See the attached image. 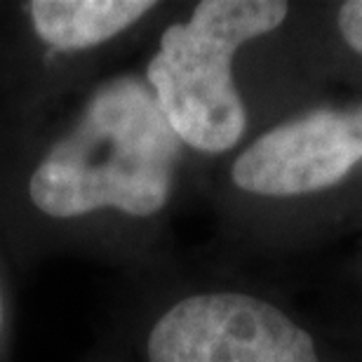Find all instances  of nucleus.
Here are the masks:
<instances>
[{
    "label": "nucleus",
    "instance_id": "obj_1",
    "mask_svg": "<svg viewBox=\"0 0 362 362\" xmlns=\"http://www.w3.org/2000/svg\"><path fill=\"white\" fill-rule=\"evenodd\" d=\"M181 146L148 85L115 78L94 90L76 125L42 158L28 195L54 219L99 209L153 216L172 195Z\"/></svg>",
    "mask_w": 362,
    "mask_h": 362
},
{
    "label": "nucleus",
    "instance_id": "obj_2",
    "mask_svg": "<svg viewBox=\"0 0 362 362\" xmlns=\"http://www.w3.org/2000/svg\"><path fill=\"white\" fill-rule=\"evenodd\" d=\"M287 12L280 0H202L186 21L165 28L146 83L181 144L226 153L243 139L247 111L233 57L245 42L275 31Z\"/></svg>",
    "mask_w": 362,
    "mask_h": 362
},
{
    "label": "nucleus",
    "instance_id": "obj_3",
    "mask_svg": "<svg viewBox=\"0 0 362 362\" xmlns=\"http://www.w3.org/2000/svg\"><path fill=\"white\" fill-rule=\"evenodd\" d=\"M148 362H320L301 325L285 310L243 292H202L158 317Z\"/></svg>",
    "mask_w": 362,
    "mask_h": 362
},
{
    "label": "nucleus",
    "instance_id": "obj_4",
    "mask_svg": "<svg viewBox=\"0 0 362 362\" xmlns=\"http://www.w3.org/2000/svg\"><path fill=\"white\" fill-rule=\"evenodd\" d=\"M362 163V106L317 108L257 136L230 168L245 193L296 198L339 186Z\"/></svg>",
    "mask_w": 362,
    "mask_h": 362
},
{
    "label": "nucleus",
    "instance_id": "obj_5",
    "mask_svg": "<svg viewBox=\"0 0 362 362\" xmlns=\"http://www.w3.org/2000/svg\"><path fill=\"white\" fill-rule=\"evenodd\" d=\"M153 7L148 0H35L28 17L45 45L76 52L120 35Z\"/></svg>",
    "mask_w": 362,
    "mask_h": 362
},
{
    "label": "nucleus",
    "instance_id": "obj_6",
    "mask_svg": "<svg viewBox=\"0 0 362 362\" xmlns=\"http://www.w3.org/2000/svg\"><path fill=\"white\" fill-rule=\"evenodd\" d=\"M339 31L353 52L362 54V0H349L339 7Z\"/></svg>",
    "mask_w": 362,
    "mask_h": 362
},
{
    "label": "nucleus",
    "instance_id": "obj_7",
    "mask_svg": "<svg viewBox=\"0 0 362 362\" xmlns=\"http://www.w3.org/2000/svg\"><path fill=\"white\" fill-rule=\"evenodd\" d=\"M0 325H3V299H0Z\"/></svg>",
    "mask_w": 362,
    "mask_h": 362
}]
</instances>
